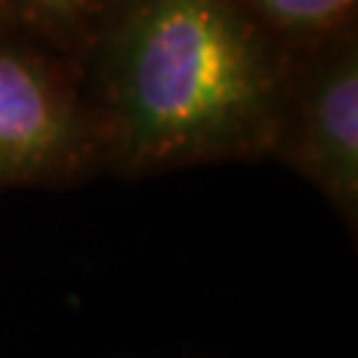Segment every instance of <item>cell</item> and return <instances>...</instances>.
<instances>
[{
  "label": "cell",
  "mask_w": 358,
  "mask_h": 358,
  "mask_svg": "<svg viewBox=\"0 0 358 358\" xmlns=\"http://www.w3.org/2000/svg\"><path fill=\"white\" fill-rule=\"evenodd\" d=\"M289 77L242 0H125L109 27L101 149L133 173L279 149Z\"/></svg>",
  "instance_id": "1"
},
{
  "label": "cell",
  "mask_w": 358,
  "mask_h": 358,
  "mask_svg": "<svg viewBox=\"0 0 358 358\" xmlns=\"http://www.w3.org/2000/svg\"><path fill=\"white\" fill-rule=\"evenodd\" d=\"M99 152L93 106L69 75L35 48L0 38V186L69 180Z\"/></svg>",
  "instance_id": "2"
},
{
  "label": "cell",
  "mask_w": 358,
  "mask_h": 358,
  "mask_svg": "<svg viewBox=\"0 0 358 358\" xmlns=\"http://www.w3.org/2000/svg\"><path fill=\"white\" fill-rule=\"evenodd\" d=\"M345 215L358 202V56L337 45L287 96L279 149Z\"/></svg>",
  "instance_id": "3"
},
{
  "label": "cell",
  "mask_w": 358,
  "mask_h": 358,
  "mask_svg": "<svg viewBox=\"0 0 358 358\" xmlns=\"http://www.w3.org/2000/svg\"><path fill=\"white\" fill-rule=\"evenodd\" d=\"M271 29L294 35H319L343 27L356 8V0H242Z\"/></svg>",
  "instance_id": "4"
},
{
  "label": "cell",
  "mask_w": 358,
  "mask_h": 358,
  "mask_svg": "<svg viewBox=\"0 0 358 358\" xmlns=\"http://www.w3.org/2000/svg\"><path fill=\"white\" fill-rule=\"evenodd\" d=\"M8 11H19L27 22L56 35H69L72 29L90 22L101 11L103 0H6Z\"/></svg>",
  "instance_id": "5"
},
{
  "label": "cell",
  "mask_w": 358,
  "mask_h": 358,
  "mask_svg": "<svg viewBox=\"0 0 358 358\" xmlns=\"http://www.w3.org/2000/svg\"><path fill=\"white\" fill-rule=\"evenodd\" d=\"M8 3H6V0H0V19H6V16H8Z\"/></svg>",
  "instance_id": "6"
}]
</instances>
